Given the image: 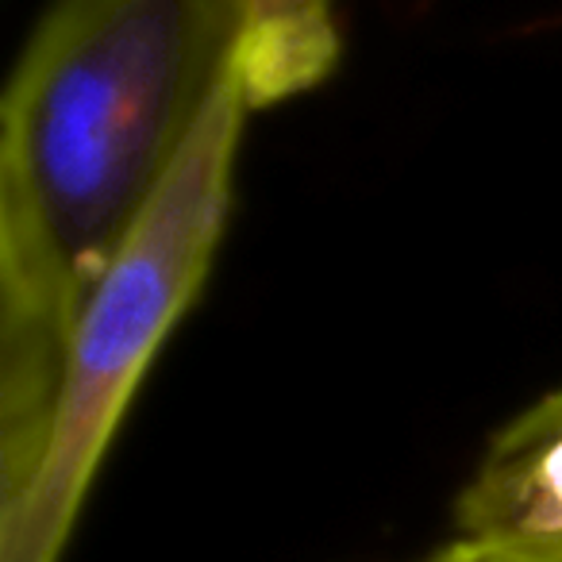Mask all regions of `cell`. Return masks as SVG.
Here are the masks:
<instances>
[{
    "mask_svg": "<svg viewBox=\"0 0 562 562\" xmlns=\"http://www.w3.org/2000/svg\"><path fill=\"white\" fill-rule=\"evenodd\" d=\"M255 24V0H55L27 40L0 112V497L40 454L81 305Z\"/></svg>",
    "mask_w": 562,
    "mask_h": 562,
    "instance_id": "cell-1",
    "label": "cell"
},
{
    "mask_svg": "<svg viewBox=\"0 0 562 562\" xmlns=\"http://www.w3.org/2000/svg\"><path fill=\"white\" fill-rule=\"evenodd\" d=\"M255 109L239 70L204 112L155 209L97 278L66 336L40 454L20 490L0 497V562H63L135 390L212 270Z\"/></svg>",
    "mask_w": 562,
    "mask_h": 562,
    "instance_id": "cell-2",
    "label": "cell"
},
{
    "mask_svg": "<svg viewBox=\"0 0 562 562\" xmlns=\"http://www.w3.org/2000/svg\"><path fill=\"white\" fill-rule=\"evenodd\" d=\"M250 43V93L255 104H273L316 86L339 55L331 0H255Z\"/></svg>",
    "mask_w": 562,
    "mask_h": 562,
    "instance_id": "cell-3",
    "label": "cell"
},
{
    "mask_svg": "<svg viewBox=\"0 0 562 562\" xmlns=\"http://www.w3.org/2000/svg\"><path fill=\"white\" fill-rule=\"evenodd\" d=\"M428 562H516V559L493 551L490 543H477V539H470V536H459L451 547H443L439 554H431Z\"/></svg>",
    "mask_w": 562,
    "mask_h": 562,
    "instance_id": "cell-4",
    "label": "cell"
},
{
    "mask_svg": "<svg viewBox=\"0 0 562 562\" xmlns=\"http://www.w3.org/2000/svg\"><path fill=\"white\" fill-rule=\"evenodd\" d=\"M543 401H547V405H562V390H554L551 397H543Z\"/></svg>",
    "mask_w": 562,
    "mask_h": 562,
    "instance_id": "cell-5",
    "label": "cell"
}]
</instances>
